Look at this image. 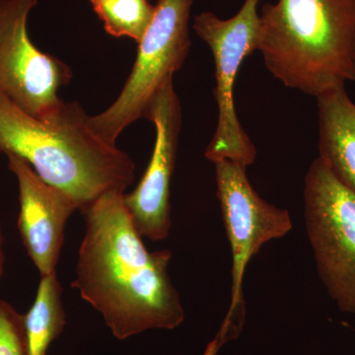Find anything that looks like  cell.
I'll use <instances>...</instances> for the list:
<instances>
[{
    "label": "cell",
    "mask_w": 355,
    "mask_h": 355,
    "mask_svg": "<svg viewBox=\"0 0 355 355\" xmlns=\"http://www.w3.org/2000/svg\"><path fill=\"white\" fill-rule=\"evenodd\" d=\"M156 130L153 157L135 190L123 196L132 221L141 237L162 241L171 229L170 190L182 128V106L174 77L153 96L144 114Z\"/></svg>",
    "instance_id": "cell-9"
},
{
    "label": "cell",
    "mask_w": 355,
    "mask_h": 355,
    "mask_svg": "<svg viewBox=\"0 0 355 355\" xmlns=\"http://www.w3.org/2000/svg\"><path fill=\"white\" fill-rule=\"evenodd\" d=\"M319 158L355 191V103L345 87L316 98Z\"/></svg>",
    "instance_id": "cell-11"
},
{
    "label": "cell",
    "mask_w": 355,
    "mask_h": 355,
    "mask_svg": "<svg viewBox=\"0 0 355 355\" xmlns=\"http://www.w3.org/2000/svg\"><path fill=\"white\" fill-rule=\"evenodd\" d=\"M217 198L231 252L232 291L229 316L241 310L242 282L248 263L261 247L284 237L292 229L288 211L266 202L247 176V167L231 160L214 163Z\"/></svg>",
    "instance_id": "cell-8"
},
{
    "label": "cell",
    "mask_w": 355,
    "mask_h": 355,
    "mask_svg": "<svg viewBox=\"0 0 355 355\" xmlns=\"http://www.w3.org/2000/svg\"><path fill=\"white\" fill-rule=\"evenodd\" d=\"M125 193L107 191L83 210L85 233L71 282L120 340L149 330H174L184 320L168 272L171 252L146 249Z\"/></svg>",
    "instance_id": "cell-1"
},
{
    "label": "cell",
    "mask_w": 355,
    "mask_h": 355,
    "mask_svg": "<svg viewBox=\"0 0 355 355\" xmlns=\"http://www.w3.org/2000/svg\"><path fill=\"white\" fill-rule=\"evenodd\" d=\"M89 1L92 4L95 12H97L100 9L116 3V2L121 1V0H89Z\"/></svg>",
    "instance_id": "cell-14"
},
{
    "label": "cell",
    "mask_w": 355,
    "mask_h": 355,
    "mask_svg": "<svg viewBox=\"0 0 355 355\" xmlns=\"http://www.w3.org/2000/svg\"><path fill=\"white\" fill-rule=\"evenodd\" d=\"M259 2L245 0L241 9L226 20L212 12H202L193 18V31L209 46L216 65L214 95L218 107V121L205 153L212 163L231 160L248 167L256 159V147L238 119L233 94L242 62L258 51Z\"/></svg>",
    "instance_id": "cell-6"
},
{
    "label": "cell",
    "mask_w": 355,
    "mask_h": 355,
    "mask_svg": "<svg viewBox=\"0 0 355 355\" xmlns=\"http://www.w3.org/2000/svg\"><path fill=\"white\" fill-rule=\"evenodd\" d=\"M57 272L41 277L36 298L23 315L27 355H46L51 343L64 331L67 319Z\"/></svg>",
    "instance_id": "cell-12"
},
{
    "label": "cell",
    "mask_w": 355,
    "mask_h": 355,
    "mask_svg": "<svg viewBox=\"0 0 355 355\" xmlns=\"http://www.w3.org/2000/svg\"><path fill=\"white\" fill-rule=\"evenodd\" d=\"M4 261H6V258H4L3 253V233H2L1 224H0V277L3 272Z\"/></svg>",
    "instance_id": "cell-15"
},
{
    "label": "cell",
    "mask_w": 355,
    "mask_h": 355,
    "mask_svg": "<svg viewBox=\"0 0 355 355\" xmlns=\"http://www.w3.org/2000/svg\"><path fill=\"white\" fill-rule=\"evenodd\" d=\"M88 116L79 103L65 102L53 119L41 121L0 92V153L25 159L81 212L107 191L125 193L135 177V161L96 135Z\"/></svg>",
    "instance_id": "cell-2"
},
{
    "label": "cell",
    "mask_w": 355,
    "mask_h": 355,
    "mask_svg": "<svg viewBox=\"0 0 355 355\" xmlns=\"http://www.w3.org/2000/svg\"><path fill=\"white\" fill-rule=\"evenodd\" d=\"M258 51L273 77L306 95L355 83V0L266 3Z\"/></svg>",
    "instance_id": "cell-3"
},
{
    "label": "cell",
    "mask_w": 355,
    "mask_h": 355,
    "mask_svg": "<svg viewBox=\"0 0 355 355\" xmlns=\"http://www.w3.org/2000/svg\"><path fill=\"white\" fill-rule=\"evenodd\" d=\"M6 156L19 188L21 239L40 275L46 277L55 272L65 225L78 205L69 193L44 182L25 159Z\"/></svg>",
    "instance_id": "cell-10"
},
{
    "label": "cell",
    "mask_w": 355,
    "mask_h": 355,
    "mask_svg": "<svg viewBox=\"0 0 355 355\" xmlns=\"http://www.w3.org/2000/svg\"><path fill=\"white\" fill-rule=\"evenodd\" d=\"M0 355H27L23 315L0 299Z\"/></svg>",
    "instance_id": "cell-13"
},
{
    "label": "cell",
    "mask_w": 355,
    "mask_h": 355,
    "mask_svg": "<svg viewBox=\"0 0 355 355\" xmlns=\"http://www.w3.org/2000/svg\"><path fill=\"white\" fill-rule=\"evenodd\" d=\"M38 1L0 0V92L26 113L48 121L64 107L58 90L70 83L72 71L30 39L28 17Z\"/></svg>",
    "instance_id": "cell-7"
},
{
    "label": "cell",
    "mask_w": 355,
    "mask_h": 355,
    "mask_svg": "<svg viewBox=\"0 0 355 355\" xmlns=\"http://www.w3.org/2000/svg\"><path fill=\"white\" fill-rule=\"evenodd\" d=\"M304 216L317 272L340 311L355 313V191L321 158L306 173Z\"/></svg>",
    "instance_id": "cell-5"
},
{
    "label": "cell",
    "mask_w": 355,
    "mask_h": 355,
    "mask_svg": "<svg viewBox=\"0 0 355 355\" xmlns=\"http://www.w3.org/2000/svg\"><path fill=\"white\" fill-rule=\"evenodd\" d=\"M193 3V0H158L120 95L102 113L88 116L89 125L105 141L116 146L121 133L144 119L153 96L183 67L191 51Z\"/></svg>",
    "instance_id": "cell-4"
}]
</instances>
